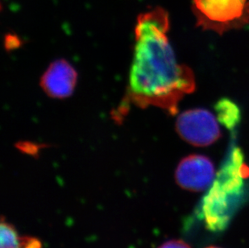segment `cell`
I'll use <instances>...</instances> for the list:
<instances>
[{
  "label": "cell",
  "instance_id": "cell-1",
  "mask_svg": "<svg viewBox=\"0 0 249 248\" xmlns=\"http://www.w3.org/2000/svg\"><path fill=\"white\" fill-rule=\"evenodd\" d=\"M169 29V14L162 7L139 16L126 100L141 108L153 106L175 115L180 101L195 91L196 85L191 69L177 61Z\"/></svg>",
  "mask_w": 249,
  "mask_h": 248
},
{
  "label": "cell",
  "instance_id": "cell-2",
  "mask_svg": "<svg viewBox=\"0 0 249 248\" xmlns=\"http://www.w3.org/2000/svg\"><path fill=\"white\" fill-rule=\"evenodd\" d=\"M248 177L249 168L245 156L233 144L197 208V215L207 230L220 232L228 227L245 195Z\"/></svg>",
  "mask_w": 249,
  "mask_h": 248
},
{
  "label": "cell",
  "instance_id": "cell-3",
  "mask_svg": "<svg viewBox=\"0 0 249 248\" xmlns=\"http://www.w3.org/2000/svg\"><path fill=\"white\" fill-rule=\"evenodd\" d=\"M197 27L223 35L249 24V0H192Z\"/></svg>",
  "mask_w": 249,
  "mask_h": 248
},
{
  "label": "cell",
  "instance_id": "cell-4",
  "mask_svg": "<svg viewBox=\"0 0 249 248\" xmlns=\"http://www.w3.org/2000/svg\"><path fill=\"white\" fill-rule=\"evenodd\" d=\"M176 131L183 141L196 147L211 145L222 136L214 115L202 108L181 113L176 121Z\"/></svg>",
  "mask_w": 249,
  "mask_h": 248
},
{
  "label": "cell",
  "instance_id": "cell-5",
  "mask_svg": "<svg viewBox=\"0 0 249 248\" xmlns=\"http://www.w3.org/2000/svg\"><path fill=\"white\" fill-rule=\"evenodd\" d=\"M215 177L214 164L202 155H191L177 167L175 179L180 187L193 192L207 190Z\"/></svg>",
  "mask_w": 249,
  "mask_h": 248
},
{
  "label": "cell",
  "instance_id": "cell-6",
  "mask_svg": "<svg viewBox=\"0 0 249 248\" xmlns=\"http://www.w3.org/2000/svg\"><path fill=\"white\" fill-rule=\"evenodd\" d=\"M78 80L75 69L66 60L53 61L40 79L45 94L53 99H66L74 91Z\"/></svg>",
  "mask_w": 249,
  "mask_h": 248
},
{
  "label": "cell",
  "instance_id": "cell-7",
  "mask_svg": "<svg viewBox=\"0 0 249 248\" xmlns=\"http://www.w3.org/2000/svg\"><path fill=\"white\" fill-rule=\"evenodd\" d=\"M0 229V248H41L42 247L39 239L19 235L14 227L5 222L3 218L1 221Z\"/></svg>",
  "mask_w": 249,
  "mask_h": 248
},
{
  "label": "cell",
  "instance_id": "cell-8",
  "mask_svg": "<svg viewBox=\"0 0 249 248\" xmlns=\"http://www.w3.org/2000/svg\"><path fill=\"white\" fill-rule=\"evenodd\" d=\"M217 119L228 130H234L240 121V108L232 101L222 99L214 106Z\"/></svg>",
  "mask_w": 249,
  "mask_h": 248
},
{
  "label": "cell",
  "instance_id": "cell-9",
  "mask_svg": "<svg viewBox=\"0 0 249 248\" xmlns=\"http://www.w3.org/2000/svg\"><path fill=\"white\" fill-rule=\"evenodd\" d=\"M158 248H191L188 244L181 240H170Z\"/></svg>",
  "mask_w": 249,
  "mask_h": 248
},
{
  "label": "cell",
  "instance_id": "cell-10",
  "mask_svg": "<svg viewBox=\"0 0 249 248\" xmlns=\"http://www.w3.org/2000/svg\"><path fill=\"white\" fill-rule=\"evenodd\" d=\"M217 248V247H209V248Z\"/></svg>",
  "mask_w": 249,
  "mask_h": 248
}]
</instances>
